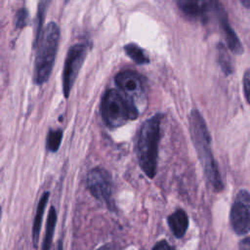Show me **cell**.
<instances>
[{"label":"cell","instance_id":"cell-7","mask_svg":"<svg viewBox=\"0 0 250 250\" xmlns=\"http://www.w3.org/2000/svg\"><path fill=\"white\" fill-rule=\"evenodd\" d=\"M87 52L88 48L84 43L75 44L68 50L62 72V90L65 99L69 96L78 72L85 61Z\"/></svg>","mask_w":250,"mask_h":250},{"label":"cell","instance_id":"cell-6","mask_svg":"<svg viewBox=\"0 0 250 250\" xmlns=\"http://www.w3.org/2000/svg\"><path fill=\"white\" fill-rule=\"evenodd\" d=\"M87 188L100 201H104L108 208L113 206L112 180L110 174L102 167L91 169L86 178Z\"/></svg>","mask_w":250,"mask_h":250},{"label":"cell","instance_id":"cell-2","mask_svg":"<svg viewBox=\"0 0 250 250\" xmlns=\"http://www.w3.org/2000/svg\"><path fill=\"white\" fill-rule=\"evenodd\" d=\"M163 115L156 113L146 119L140 128L137 140V157L143 172L150 179L157 171L160 125Z\"/></svg>","mask_w":250,"mask_h":250},{"label":"cell","instance_id":"cell-21","mask_svg":"<svg viewBox=\"0 0 250 250\" xmlns=\"http://www.w3.org/2000/svg\"><path fill=\"white\" fill-rule=\"evenodd\" d=\"M98 250H115V249L111 245H104V246L100 247Z\"/></svg>","mask_w":250,"mask_h":250},{"label":"cell","instance_id":"cell-9","mask_svg":"<svg viewBox=\"0 0 250 250\" xmlns=\"http://www.w3.org/2000/svg\"><path fill=\"white\" fill-rule=\"evenodd\" d=\"M114 80L119 90L134 101L140 99L146 93L145 78L135 70H122L116 74Z\"/></svg>","mask_w":250,"mask_h":250},{"label":"cell","instance_id":"cell-11","mask_svg":"<svg viewBox=\"0 0 250 250\" xmlns=\"http://www.w3.org/2000/svg\"><path fill=\"white\" fill-rule=\"evenodd\" d=\"M50 193L48 191L44 192L38 202L37 209H36V214L33 222V228H32V241H33V246L37 248L38 246V240H39V234H40V229H41V225H42V219L45 211L46 204L48 202Z\"/></svg>","mask_w":250,"mask_h":250},{"label":"cell","instance_id":"cell-12","mask_svg":"<svg viewBox=\"0 0 250 250\" xmlns=\"http://www.w3.org/2000/svg\"><path fill=\"white\" fill-rule=\"evenodd\" d=\"M56 223H57V212L54 207H51L49 214H48L45 236H44L43 244H42V250H50L51 245H52L53 234H54Z\"/></svg>","mask_w":250,"mask_h":250},{"label":"cell","instance_id":"cell-18","mask_svg":"<svg viewBox=\"0 0 250 250\" xmlns=\"http://www.w3.org/2000/svg\"><path fill=\"white\" fill-rule=\"evenodd\" d=\"M243 92L244 97L247 103H249V94H250V71L247 69L243 75Z\"/></svg>","mask_w":250,"mask_h":250},{"label":"cell","instance_id":"cell-22","mask_svg":"<svg viewBox=\"0 0 250 250\" xmlns=\"http://www.w3.org/2000/svg\"><path fill=\"white\" fill-rule=\"evenodd\" d=\"M240 3L245 7V8H249V0H239Z\"/></svg>","mask_w":250,"mask_h":250},{"label":"cell","instance_id":"cell-13","mask_svg":"<svg viewBox=\"0 0 250 250\" xmlns=\"http://www.w3.org/2000/svg\"><path fill=\"white\" fill-rule=\"evenodd\" d=\"M217 61L222 71L226 75H229L232 73L233 71L232 62L227 51V47L222 43H219L217 45Z\"/></svg>","mask_w":250,"mask_h":250},{"label":"cell","instance_id":"cell-17","mask_svg":"<svg viewBox=\"0 0 250 250\" xmlns=\"http://www.w3.org/2000/svg\"><path fill=\"white\" fill-rule=\"evenodd\" d=\"M27 11L22 8L20 9L17 13V17H16V27L17 28H22L26 25L27 22Z\"/></svg>","mask_w":250,"mask_h":250},{"label":"cell","instance_id":"cell-20","mask_svg":"<svg viewBox=\"0 0 250 250\" xmlns=\"http://www.w3.org/2000/svg\"><path fill=\"white\" fill-rule=\"evenodd\" d=\"M239 250H250V242L248 235H246L242 240H240Z\"/></svg>","mask_w":250,"mask_h":250},{"label":"cell","instance_id":"cell-3","mask_svg":"<svg viewBox=\"0 0 250 250\" xmlns=\"http://www.w3.org/2000/svg\"><path fill=\"white\" fill-rule=\"evenodd\" d=\"M60 41V28L56 22H49L42 30L36 43L34 62V82L44 84L50 77L56 60Z\"/></svg>","mask_w":250,"mask_h":250},{"label":"cell","instance_id":"cell-10","mask_svg":"<svg viewBox=\"0 0 250 250\" xmlns=\"http://www.w3.org/2000/svg\"><path fill=\"white\" fill-rule=\"evenodd\" d=\"M167 221L170 229L177 238H181L185 235L188 227V218L183 209H178L169 215Z\"/></svg>","mask_w":250,"mask_h":250},{"label":"cell","instance_id":"cell-23","mask_svg":"<svg viewBox=\"0 0 250 250\" xmlns=\"http://www.w3.org/2000/svg\"><path fill=\"white\" fill-rule=\"evenodd\" d=\"M0 216H1V207H0Z\"/></svg>","mask_w":250,"mask_h":250},{"label":"cell","instance_id":"cell-19","mask_svg":"<svg viewBox=\"0 0 250 250\" xmlns=\"http://www.w3.org/2000/svg\"><path fill=\"white\" fill-rule=\"evenodd\" d=\"M152 250H172V248L166 240H161L153 246Z\"/></svg>","mask_w":250,"mask_h":250},{"label":"cell","instance_id":"cell-1","mask_svg":"<svg viewBox=\"0 0 250 250\" xmlns=\"http://www.w3.org/2000/svg\"><path fill=\"white\" fill-rule=\"evenodd\" d=\"M189 132L198 158L204 170L205 177L215 192L224 188L216 161L211 150V138L204 118L197 109H192L188 116Z\"/></svg>","mask_w":250,"mask_h":250},{"label":"cell","instance_id":"cell-15","mask_svg":"<svg viewBox=\"0 0 250 250\" xmlns=\"http://www.w3.org/2000/svg\"><path fill=\"white\" fill-rule=\"evenodd\" d=\"M51 2V0H40L39 1V5H38V12H37V18H36V30H35V41H34V45H36L40 34L43 30V22H44V18H45V14L48 8L49 3Z\"/></svg>","mask_w":250,"mask_h":250},{"label":"cell","instance_id":"cell-5","mask_svg":"<svg viewBox=\"0 0 250 250\" xmlns=\"http://www.w3.org/2000/svg\"><path fill=\"white\" fill-rule=\"evenodd\" d=\"M181 12L189 20L201 23L216 21L219 25L228 14L219 0H175Z\"/></svg>","mask_w":250,"mask_h":250},{"label":"cell","instance_id":"cell-16","mask_svg":"<svg viewBox=\"0 0 250 250\" xmlns=\"http://www.w3.org/2000/svg\"><path fill=\"white\" fill-rule=\"evenodd\" d=\"M62 130H50L47 136V148L52 151L56 152L62 143Z\"/></svg>","mask_w":250,"mask_h":250},{"label":"cell","instance_id":"cell-8","mask_svg":"<svg viewBox=\"0 0 250 250\" xmlns=\"http://www.w3.org/2000/svg\"><path fill=\"white\" fill-rule=\"evenodd\" d=\"M229 221L232 230L237 235H246L250 229V195L248 190L241 189L233 199Z\"/></svg>","mask_w":250,"mask_h":250},{"label":"cell","instance_id":"cell-4","mask_svg":"<svg viewBox=\"0 0 250 250\" xmlns=\"http://www.w3.org/2000/svg\"><path fill=\"white\" fill-rule=\"evenodd\" d=\"M101 113L104 123L110 128L123 126L138 118L139 111L135 101L119 90H107L101 103Z\"/></svg>","mask_w":250,"mask_h":250},{"label":"cell","instance_id":"cell-14","mask_svg":"<svg viewBox=\"0 0 250 250\" xmlns=\"http://www.w3.org/2000/svg\"><path fill=\"white\" fill-rule=\"evenodd\" d=\"M124 51L127 56L138 64H146L149 62V59L146 52L135 43L127 44L124 47Z\"/></svg>","mask_w":250,"mask_h":250}]
</instances>
